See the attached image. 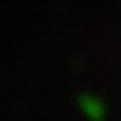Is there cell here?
Instances as JSON below:
<instances>
[{
  "label": "cell",
  "mask_w": 121,
  "mask_h": 121,
  "mask_svg": "<svg viewBox=\"0 0 121 121\" xmlns=\"http://www.w3.org/2000/svg\"><path fill=\"white\" fill-rule=\"evenodd\" d=\"M80 110L91 119H101L105 117V105L94 96H80Z\"/></svg>",
  "instance_id": "1"
}]
</instances>
